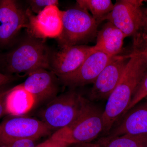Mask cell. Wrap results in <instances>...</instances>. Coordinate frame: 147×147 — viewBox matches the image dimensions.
<instances>
[{
    "instance_id": "4",
    "label": "cell",
    "mask_w": 147,
    "mask_h": 147,
    "mask_svg": "<svg viewBox=\"0 0 147 147\" xmlns=\"http://www.w3.org/2000/svg\"><path fill=\"white\" fill-rule=\"evenodd\" d=\"M88 100L74 91L58 95L40 109L38 116L54 132L73 123L81 115Z\"/></svg>"
},
{
    "instance_id": "18",
    "label": "cell",
    "mask_w": 147,
    "mask_h": 147,
    "mask_svg": "<svg viewBox=\"0 0 147 147\" xmlns=\"http://www.w3.org/2000/svg\"><path fill=\"white\" fill-rule=\"evenodd\" d=\"M76 4L90 11L98 25L112 11L114 5L110 0H77Z\"/></svg>"
},
{
    "instance_id": "14",
    "label": "cell",
    "mask_w": 147,
    "mask_h": 147,
    "mask_svg": "<svg viewBox=\"0 0 147 147\" xmlns=\"http://www.w3.org/2000/svg\"><path fill=\"white\" fill-rule=\"evenodd\" d=\"M146 100L128 110L105 137H113L125 134L147 135V99Z\"/></svg>"
},
{
    "instance_id": "22",
    "label": "cell",
    "mask_w": 147,
    "mask_h": 147,
    "mask_svg": "<svg viewBox=\"0 0 147 147\" xmlns=\"http://www.w3.org/2000/svg\"><path fill=\"white\" fill-rule=\"evenodd\" d=\"M8 90L0 91V118L7 115L5 107V98L8 93Z\"/></svg>"
},
{
    "instance_id": "17",
    "label": "cell",
    "mask_w": 147,
    "mask_h": 147,
    "mask_svg": "<svg viewBox=\"0 0 147 147\" xmlns=\"http://www.w3.org/2000/svg\"><path fill=\"white\" fill-rule=\"evenodd\" d=\"M96 143L101 147H147V135L125 134L113 137H102Z\"/></svg>"
},
{
    "instance_id": "25",
    "label": "cell",
    "mask_w": 147,
    "mask_h": 147,
    "mask_svg": "<svg viewBox=\"0 0 147 147\" xmlns=\"http://www.w3.org/2000/svg\"><path fill=\"white\" fill-rule=\"evenodd\" d=\"M131 53L140 56L144 61L147 65V47H145L139 50H133L131 51Z\"/></svg>"
},
{
    "instance_id": "26",
    "label": "cell",
    "mask_w": 147,
    "mask_h": 147,
    "mask_svg": "<svg viewBox=\"0 0 147 147\" xmlns=\"http://www.w3.org/2000/svg\"><path fill=\"white\" fill-rule=\"evenodd\" d=\"M73 146L74 147H101L97 143H92L91 142L79 144L74 145Z\"/></svg>"
},
{
    "instance_id": "2",
    "label": "cell",
    "mask_w": 147,
    "mask_h": 147,
    "mask_svg": "<svg viewBox=\"0 0 147 147\" xmlns=\"http://www.w3.org/2000/svg\"><path fill=\"white\" fill-rule=\"evenodd\" d=\"M52 52L42 40L29 35L6 56L9 73H30L40 69L51 70Z\"/></svg>"
},
{
    "instance_id": "20",
    "label": "cell",
    "mask_w": 147,
    "mask_h": 147,
    "mask_svg": "<svg viewBox=\"0 0 147 147\" xmlns=\"http://www.w3.org/2000/svg\"><path fill=\"white\" fill-rule=\"evenodd\" d=\"M28 2L30 6L29 9L35 14H38L48 6H58L59 4L57 0H30Z\"/></svg>"
},
{
    "instance_id": "15",
    "label": "cell",
    "mask_w": 147,
    "mask_h": 147,
    "mask_svg": "<svg viewBox=\"0 0 147 147\" xmlns=\"http://www.w3.org/2000/svg\"><path fill=\"white\" fill-rule=\"evenodd\" d=\"M94 50L115 57L121 52L124 40L127 37L121 31L110 22L104 24L97 32Z\"/></svg>"
},
{
    "instance_id": "1",
    "label": "cell",
    "mask_w": 147,
    "mask_h": 147,
    "mask_svg": "<svg viewBox=\"0 0 147 147\" xmlns=\"http://www.w3.org/2000/svg\"><path fill=\"white\" fill-rule=\"evenodd\" d=\"M120 82L110 95L102 113L103 137L107 136L116 122L128 108L142 78L147 72V65L139 55L130 53Z\"/></svg>"
},
{
    "instance_id": "16",
    "label": "cell",
    "mask_w": 147,
    "mask_h": 147,
    "mask_svg": "<svg viewBox=\"0 0 147 147\" xmlns=\"http://www.w3.org/2000/svg\"><path fill=\"white\" fill-rule=\"evenodd\" d=\"M35 106V101L21 84L9 89L5 98L7 114L22 116L28 113Z\"/></svg>"
},
{
    "instance_id": "19",
    "label": "cell",
    "mask_w": 147,
    "mask_h": 147,
    "mask_svg": "<svg viewBox=\"0 0 147 147\" xmlns=\"http://www.w3.org/2000/svg\"><path fill=\"white\" fill-rule=\"evenodd\" d=\"M144 99H147V72L142 78L134 93L130 104L122 117L128 110Z\"/></svg>"
},
{
    "instance_id": "23",
    "label": "cell",
    "mask_w": 147,
    "mask_h": 147,
    "mask_svg": "<svg viewBox=\"0 0 147 147\" xmlns=\"http://www.w3.org/2000/svg\"><path fill=\"white\" fill-rule=\"evenodd\" d=\"M36 147H69V146L49 139L45 142L38 145Z\"/></svg>"
},
{
    "instance_id": "11",
    "label": "cell",
    "mask_w": 147,
    "mask_h": 147,
    "mask_svg": "<svg viewBox=\"0 0 147 147\" xmlns=\"http://www.w3.org/2000/svg\"><path fill=\"white\" fill-rule=\"evenodd\" d=\"M28 75L21 85L34 98L35 106L45 105L57 96L60 80L53 71L40 69Z\"/></svg>"
},
{
    "instance_id": "21",
    "label": "cell",
    "mask_w": 147,
    "mask_h": 147,
    "mask_svg": "<svg viewBox=\"0 0 147 147\" xmlns=\"http://www.w3.org/2000/svg\"><path fill=\"white\" fill-rule=\"evenodd\" d=\"M36 140L25 139L16 140L0 145L1 147H36Z\"/></svg>"
},
{
    "instance_id": "8",
    "label": "cell",
    "mask_w": 147,
    "mask_h": 147,
    "mask_svg": "<svg viewBox=\"0 0 147 147\" xmlns=\"http://www.w3.org/2000/svg\"><path fill=\"white\" fill-rule=\"evenodd\" d=\"M94 50L93 46L83 45L60 47L51 54V70L62 82L76 72Z\"/></svg>"
},
{
    "instance_id": "5",
    "label": "cell",
    "mask_w": 147,
    "mask_h": 147,
    "mask_svg": "<svg viewBox=\"0 0 147 147\" xmlns=\"http://www.w3.org/2000/svg\"><path fill=\"white\" fill-rule=\"evenodd\" d=\"M63 28L57 38L60 47L80 45L97 33L98 25L86 9L77 5L62 11Z\"/></svg>"
},
{
    "instance_id": "3",
    "label": "cell",
    "mask_w": 147,
    "mask_h": 147,
    "mask_svg": "<svg viewBox=\"0 0 147 147\" xmlns=\"http://www.w3.org/2000/svg\"><path fill=\"white\" fill-rule=\"evenodd\" d=\"M102 113L88 100L78 118L68 126L54 132L49 139L68 146L91 143L103 131Z\"/></svg>"
},
{
    "instance_id": "9",
    "label": "cell",
    "mask_w": 147,
    "mask_h": 147,
    "mask_svg": "<svg viewBox=\"0 0 147 147\" xmlns=\"http://www.w3.org/2000/svg\"><path fill=\"white\" fill-rule=\"evenodd\" d=\"M26 13L29 35L41 40L60 36L63 28L62 11L58 6H48L37 14L28 9Z\"/></svg>"
},
{
    "instance_id": "13",
    "label": "cell",
    "mask_w": 147,
    "mask_h": 147,
    "mask_svg": "<svg viewBox=\"0 0 147 147\" xmlns=\"http://www.w3.org/2000/svg\"><path fill=\"white\" fill-rule=\"evenodd\" d=\"M115 57L95 50L76 72L61 82L66 86L71 87L93 84L103 69Z\"/></svg>"
},
{
    "instance_id": "28",
    "label": "cell",
    "mask_w": 147,
    "mask_h": 147,
    "mask_svg": "<svg viewBox=\"0 0 147 147\" xmlns=\"http://www.w3.org/2000/svg\"><path fill=\"white\" fill-rule=\"evenodd\" d=\"M73 147H74L73 146Z\"/></svg>"
},
{
    "instance_id": "24",
    "label": "cell",
    "mask_w": 147,
    "mask_h": 147,
    "mask_svg": "<svg viewBox=\"0 0 147 147\" xmlns=\"http://www.w3.org/2000/svg\"><path fill=\"white\" fill-rule=\"evenodd\" d=\"M14 79L13 76L11 74L0 73V88L12 82Z\"/></svg>"
},
{
    "instance_id": "27",
    "label": "cell",
    "mask_w": 147,
    "mask_h": 147,
    "mask_svg": "<svg viewBox=\"0 0 147 147\" xmlns=\"http://www.w3.org/2000/svg\"><path fill=\"white\" fill-rule=\"evenodd\" d=\"M146 16H147V9H146Z\"/></svg>"
},
{
    "instance_id": "30",
    "label": "cell",
    "mask_w": 147,
    "mask_h": 147,
    "mask_svg": "<svg viewBox=\"0 0 147 147\" xmlns=\"http://www.w3.org/2000/svg\"></svg>"
},
{
    "instance_id": "29",
    "label": "cell",
    "mask_w": 147,
    "mask_h": 147,
    "mask_svg": "<svg viewBox=\"0 0 147 147\" xmlns=\"http://www.w3.org/2000/svg\"></svg>"
},
{
    "instance_id": "6",
    "label": "cell",
    "mask_w": 147,
    "mask_h": 147,
    "mask_svg": "<svg viewBox=\"0 0 147 147\" xmlns=\"http://www.w3.org/2000/svg\"><path fill=\"white\" fill-rule=\"evenodd\" d=\"M144 1L119 0L114 4L113 10L105 16L107 20L119 29L127 36L136 38L141 34L146 18Z\"/></svg>"
},
{
    "instance_id": "10",
    "label": "cell",
    "mask_w": 147,
    "mask_h": 147,
    "mask_svg": "<svg viewBox=\"0 0 147 147\" xmlns=\"http://www.w3.org/2000/svg\"><path fill=\"white\" fill-rule=\"evenodd\" d=\"M129 58L115 57L100 72L93 84L89 97L92 100H108L123 76Z\"/></svg>"
},
{
    "instance_id": "7",
    "label": "cell",
    "mask_w": 147,
    "mask_h": 147,
    "mask_svg": "<svg viewBox=\"0 0 147 147\" xmlns=\"http://www.w3.org/2000/svg\"><path fill=\"white\" fill-rule=\"evenodd\" d=\"M52 132L40 120L13 116L0 123V145L22 139L37 140Z\"/></svg>"
},
{
    "instance_id": "12",
    "label": "cell",
    "mask_w": 147,
    "mask_h": 147,
    "mask_svg": "<svg viewBox=\"0 0 147 147\" xmlns=\"http://www.w3.org/2000/svg\"><path fill=\"white\" fill-rule=\"evenodd\" d=\"M26 10L14 0H0V45H5L28 28Z\"/></svg>"
}]
</instances>
